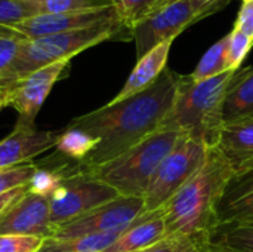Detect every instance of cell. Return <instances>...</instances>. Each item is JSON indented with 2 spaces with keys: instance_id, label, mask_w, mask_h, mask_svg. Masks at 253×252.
<instances>
[{
  "instance_id": "obj_1",
  "label": "cell",
  "mask_w": 253,
  "mask_h": 252,
  "mask_svg": "<svg viewBox=\"0 0 253 252\" xmlns=\"http://www.w3.org/2000/svg\"><path fill=\"white\" fill-rule=\"evenodd\" d=\"M181 74L166 68L145 91L74 117L67 126L98 140L95 150L77 166L92 171L157 132L173 105Z\"/></svg>"
},
{
  "instance_id": "obj_13",
  "label": "cell",
  "mask_w": 253,
  "mask_h": 252,
  "mask_svg": "<svg viewBox=\"0 0 253 252\" xmlns=\"http://www.w3.org/2000/svg\"><path fill=\"white\" fill-rule=\"evenodd\" d=\"M56 132L40 131L33 120L18 117L12 132L0 141V171L31 162L55 147Z\"/></svg>"
},
{
  "instance_id": "obj_27",
  "label": "cell",
  "mask_w": 253,
  "mask_h": 252,
  "mask_svg": "<svg viewBox=\"0 0 253 252\" xmlns=\"http://www.w3.org/2000/svg\"><path fill=\"white\" fill-rule=\"evenodd\" d=\"M157 3L159 0H114V7L122 24L132 30L135 24L156 9Z\"/></svg>"
},
{
  "instance_id": "obj_7",
  "label": "cell",
  "mask_w": 253,
  "mask_h": 252,
  "mask_svg": "<svg viewBox=\"0 0 253 252\" xmlns=\"http://www.w3.org/2000/svg\"><path fill=\"white\" fill-rule=\"evenodd\" d=\"M119 196L113 187L77 166L49 199L50 223L53 229L59 227Z\"/></svg>"
},
{
  "instance_id": "obj_36",
  "label": "cell",
  "mask_w": 253,
  "mask_h": 252,
  "mask_svg": "<svg viewBox=\"0 0 253 252\" xmlns=\"http://www.w3.org/2000/svg\"><path fill=\"white\" fill-rule=\"evenodd\" d=\"M169 1H172V0H159V3H157L156 9H157V7H160V6H163V4H166V3H169ZM156 9H154V10H156Z\"/></svg>"
},
{
  "instance_id": "obj_10",
  "label": "cell",
  "mask_w": 253,
  "mask_h": 252,
  "mask_svg": "<svg viewBox=\"0 0 253 252\" xmlns=\"http://www.w3.org/2000/svg\"><path fill=\"white\" fill-rule=\"evenodd\" d=\"M70 62V59H64L49 64L33 71L31 74L25 76L24 79L15 83L1 86L0 101L3 102L4 107L15 108L18 117L34 122L53 85L68 70Z\"/></svg>"
},
{
  "instance_id": "obj_9",
  "label": "cell",
  "mask_w": 253,
  "mask_h": 252,
  "mask_svg": "<svg viewBox=\"0 0 253 252\" xmlns=\"http://www.w3.org/2000/svg\"><path fill=\"white\" fill-rule=\"evenodd\" d=\"M144 212L145 206L142 198L119 196L70 223L55 227L52 238L70 239L125 229Z\"/></svg>"
},
{
  "instance_id": "obj_26",
  "label": "cell",
  "mask_w": 253,
  "mask_h": 252,
  "mask_svg": "<svg viewBox=\"0 0 253 252\" xmlns=\"http://www.w3.org/2000/svg\"><path fill=\"white\" fill-rule=\"evenodd\" d=\"M40 7L42 13H64L95 10L114 6V0H33Z\"/></svg>"
},
{
  "instance_id": "obj_37",
  "label": "cell",
  "mask_w": 253,
  "mask_h": 252,
  "mask_svg": "<svg viewBox=\"0 0 253 252\" xmlns=\"http://www.w3.org/2000/svg\"><path fill=\"white\" fill-rule=\"evenodd\" d=\"M3 108H4V105H3V102H1V101H0V111H1V110H3Z\"/></svg>"
},
{
  "instance_id": "obj_24",
  "label": "cell",
  "mask_w": 253,
  "mask_h": 252,
  "mask_svg": "<svg viewBox=\"0 0 253 252\" xmlns=\"http://www.w3.org/2000/svg\"><path fill=\"white\" fill-rule=\"evenodd\" d=\"M77 168V165H76ZM76 168L73 171H76ZM73 171L67 172V168H40L37 165L36 171L33 172L28 184H27V192L43 196L50 199L53 196V193L61 187L62 181L65 180V177H68Z\"/></svg>"
},
{
  "instance_id": "obj_12",
  "label": "cell",
  "mask_w": 253,
  "mask_h": 252,
  "mask_svg": "<svg viewBox=\"0 0 253 252\" xmlns=\"http://www.w3.org/2000/svg\"><path fill=\"white\" fill-rule=\"evenodd\" d=\"M120 19L114 6L80 10V12H64V13H42L27 21L12 25L16 31L24 34L27 39H39L50 34H59L67 31H76L89 28L102 22Z\"/></svg>"
},
{
  "instance_id": "obj_34",
  "label": "cell",
  "mask_w": 253,
  "mask_h": 252,
  "mask_svg": "<svg viewBox=\"0 0 253 252\" xmlns=\"http://www.w3.org/2000/svg\"><path fill=\"white\" fill-rule=\"evenodd\" d=\"M25 192H27V186H22V187L13 189V190H10V192L1 193V195H0V215H1V214H3L15 201H18Z\"/></svg>"
},
{
  "instance_id": "obj_3",
  "label": "cell",
  "mask_w": 253,
  "mask_h": 252,
  "mask_svg": "<svg viewBox=\"0 0 253 252\" xmlns=\"http://www.w3.org/2000/svg\"><path fill=\"white\" fill-rule=\"evenodd\" d=\"M236 71L194 82L181 76L172 108L159 131H172L215 149L224 125V102Z\"/></svg>"
},
{
  "instance_id": "obj_8",
  "label": "cell",
  "mask_w": 253,
  "mask_h": 252,
  "mask_svg": "<svg viewBox=\"0 0 253 252\" xmlns=\"http://www.w3.org/2000/svg\"><path fill=\"white\" fill-rule=\"evenodd\" d=\"M200 19L191 0H172L157 7L132 28L136 59L156 46L175 40L184 30Z\"/></svg>"
},
{
  "instance_id": "obj_23",
  "label": "cell",
  "mask_w": 253,
  "mask_h": 252,
  "mask_svg": "<svg viewBox=\"0 0 253 252\" xmlns=\"http://www.w3.org/2000/svg\"><path fill=\"white\" fill-rule=\"evenodd\" d=\"M228 40H230V33L227 36H224L222 39H219L216 43H213L205 52V55L199 61L197 67L190 74V77L194 82L206 80V79H211V77H215V76H219V74L228 71V68H227Z\"/></svg>"
},
{
  "instance_id": "obj_21",
  "label": "cell",
  "mask_w": 253,
  "mask_h": 252,
  "mask_svg": "<svg viewBox=\"0 0 253 252\" xmlns=\"http://www.w3.org/2000/svg\"><path fill=\"white\" fill-rule=\"evenodd\" d=\"M98 140L90 137L82 129L65 126L56 132L55 149L61 156L74 160L76 163L83 162L96 147Z\"/></svg>"
},
{
  "instance_id": "obj_6",
  "label": "cell",
  "mask_w": 253,
  "mask_h": 252,
  "mask_svg": "<svg viewBox=\"0 0 253 252\" xmlns=\"http://www.w3.org/2000/svg\"><path fill=\"white\" fill-rule=\"evenodd\" d=\"M209 149L188 137H179L173 149L160 162L142 198L145 212L162 209L172 196L194 175L206 160Z\"/></svg>"
},
{
  "instance_id": "obj_20",
  "label": "cell",
  "mask_w": 253,
  "mask_h": 252,
  "mask_svg": "<svg viewBox=\"0 0 253 252\" xmlns=\"http://www.w3.org/2000/svg\"><path fill=\"white\" fill-rule=\"evenodd\" d=\"M211 244L234 252H253V217L219 223L211 235Z\"/></svg>"
},
{
  "instance_id": "obj_18",
  "label": "cell",
  "mask_w": 253,
  "mask_h": 252,
  "mask_svg": "<svg viewBox=\"0 0 253 252\" xmlns=\"http://www.w3.org/2000/svg\"><path fill=\"white\" fill-rule=\"evenodd\" d=\"M253 117V68L236 71L224 102V122Z\"/></svg>"
},
{
  "instance_id": "obj_15",
  "label": "cell",
  "mask_w": 253,
  "mask_h": 252,
  "mask_svg": "<svg viewBox=\"0 0 253 252\" xmlns=\"http://www.w3.org/2000/svg\"><path fill=\"white\" fill-rule=\"evenodd\" d=\"M172 43H173V40L165 42V43L156 46L154 49H151L150 52H147L142 58L136 59V65L133 67L127 80L125 82L123 88L119 91V94L110 102H117V101L126 100V98L150 88L160 77V74L168 68L166 64H168Z\"/></svg>"
},
{
  "instance_id": "obj_32",
  "label": "cell",
  "mask_w": 253,
  "mask_h": 252,
  "mask_svg": "<svg viewBox=\"0 0 253 252\" xmlns=\"http://www.w3.org/2000/svg\"><path fill=\"white\" fill-rule=\"evenodd\" d=\"M234 28L253 39V0H242Z\"/></svg>"
},
{
  "instance_id": "obj_28",
  "label": "cell",
  "mask_w": 253,
  "mask_h": 252,
  "mask_svg": "<svg viewBox=\"0 0 253 252\" xmlns=\"http://www.w3.org/2000/svg\"><path fill=\"white\" fill-rule=\"evenodd\" d=\"M253 46V39L245 33L233 28L230 31V40L227 46V68L228 71H237L242 68V62L248 56Z\"/></svg>"
},
{
  "instance_id": "obj_14",
  "label": "cell",
  "mask_w": 253,
  "mask_h": 252,
  "mask_svg": "<svg viewBox=\"0 0 253 252\" xmlns=\"http://www.w3.org/2000/svg\"><path fill=\"white\" fill-rule=\"evenodd\" d=\"M216 149L234 177L253 171V117L224 122Z\"/></svg>"
},
{
  "instance_id": "obj_5",
  "label": "cell",
  "mask_w": 253,
  "mask_h": 252,
  "mask_svg": "<svg viewBox=\"0 0 253 252\" xmlns=\"http://www.w3.org/2000/svg\"><path fill=\"white\" fill-rule=\"evenodd\" d=\"M179 137L172 131H157L119 157L87 172L113 187L120 196L144 198L156 169Z\"/></svg>"
},
{
  "instance_id": "obj_11",
  "label": "cell",
  "mask_w": 253,
  "mask_h": 252,
  "mask_svg": "<svg viewBox=\"0 0 253 252\" xmlns=\"http://www.w3.org/2000/svg\"><path fill=\"white\" fill-rule=\"evenodd\" d=\"M0 235L52 238L50 201L25 192L0 215Z\"/></svg>"
},
{
  "instance_id": "obj_31",
  "label": "cell",
  "mask_w": 253,
  "mask_h": 252,
  "mask_svg": "<svg viewBox=\"0 0 253 252\" xmlns=\"http://www.w3.org/2000/svg\"><path fill=\"white\" fill-rule=\"evenodd\" d=\"M43 241L39 236L0 235V252H37Z\"/></svg>"
},
{
  "instance_id": "obj_22",
  "label": "cell",
  "mask_w": 253,
  "mask_h": 252,
  "mask_svg": "<svg viewBox=\"0 0 253 252\" xmlns=\"http://www.w3.org/2000/svg\"><path fill=\"white\" fill-rule=\"evenodd\" d=\"M211 235L173 233L163 236L159 242L139 252H209Z\"/></svg>"
},
{
  "instance_id": "obj_19",
  "label": "cell",
  "mask_w": 253,
  "mask_h": 252,
  "mask_svg": "<svg viewBox=\"0 0 253 252\" xmlns=\"http://www.w3.org/2000/svg\"><path fill=\"white\" fill-rule=\"evenodd\" d=\"M125 230L126 227L113 232L70 239L47 238L43 241L40 250L37 252H105L123 235Z\"/></svg>"
},
{
  "instance_id": "obj_4",
  "label": "cell",
  "mask_w": 253,
  "mask_h": 252,
  "mask_svg": "<svg viewBox=\"0 0 253 252\" xmlns=\"http://www.w3.org/2000/svg\"><path fill=\"white\" fill-rule=\"evenodd\" d=\"M129 39H132V30L125 27L120 19L102 22L83 30L28 39L19 48L13 62L0 73V88L15 83L49 64L64 59L71 61L80 52L107 40Z\"/></svg>"
},
{
  "instance_id": "obj_25",
  "label": "cell",
  "mask_w": 253,
  "mask_h": 252,
  "mask_svg": "<svg viewBox=\"0 0 253 252\" xmlns=\"http://www.w3.org/2000/svg\"><path fill=\"white\" fill-rule=\"evenodd\" d=\"M37 15L42 10L33 0H0V25L12 27Z\"/></svg>"
},
{
  "instance_id": "obj_16",
  "label": "cell",
  "mask_w": 253,
  "mask_h": 252,
  "mask_svg": "<svg viewBox=\"0 0 253 252\" xmlns=\"http://www.w3.org/2000/svg\"><path fill=\"white\" fill-rule=\"evenodd\" d=\"M166 236L163 209L144 212L132 221L123 235L105 252H139Z\"/></svg>"
},
{
  "instance_id": "obj_2",
  "label": "cell",
  "mask_w": 253,
  "mask_h": 252,
  "mask_svg": "<svg viewBox=\"0 0 253 252\" xmlns=\"http://www.w3.org/2000/svg\"><path fill=\"white\" fill-rule=\"evenodd\" d=\"M233 178L234 174L219 150L209 149L203 165L162 208L166 235H212L219 224V203Z\"/></svg>"
},
{
  "instance_id": "obj_29",
  "label": "cell",
  "mask_w": 253,
  "mask_h": 252,
  "mask_svg": "<svg viewBox=\"0 0 253 252\" xmlns=\"http://www.w3.org/2000/svg\"><path fill=\"white\" fill-rule=\"evenodd\" d=\"M28 39L12 27L0 25V73H3L16 58L19 48Z\"/></svg>"
},
{
  "instance_id": "obj_33",
  "label": "cell",
  "mask_w": 253,
  "mask_h": 252,
  "mask_svg": "<svg viewBox=\"0 0 253 252\" xmlns=\"http://www.w3.org/2000/svg\"><path fill=\"white\" fill-rule=\"evenodd\" d=\"M230 0H191L196 12L203 19L205 16H209L215 13L216 10H221Z\"/></svg>"
},
{
  "instance_id": "obj_17",
  "label": "cell",
  "mask_w": 253,
  "mask_h": 252,
  "mask_svg": "<svg viewBox=\"0 0 253 252\" xmlns=\"http://www.w3.org/2000/svg\"><path fill=\"white\" fill-rule=\"evenodd\" d=\"M253 217V171L234 177L218 208L219 223Z\"/></svg>"
},
{
  "instance_id": "obj_30",
  "label": "cell",
  "mask_w": 253,
  "mask_h": 252,
  "mask_svg": "<svg viewBox=\"0 0 253 252\" xmlns=\"http://www.w3.org/2000/svg\"><path fill=\"white\" fill-rule=\"evenodd\" d=\"M37 165L33 162H27L4 171H0V195L10 192L13 189L27 186Z\"/></svg>"
},
{
  "instance_id": "obj_35",
  "label": "cell",
  "mask_w": 253,
  "mask_h": 252,
  "mask_svg": "<svg viewBox=\"0 0 253 252\" xmlns=\"http://www.w3.org/2000/svg\"><path fill=\"white\" fill-rule=\"evenodd\" d=\"M209 252H234V251H230V250H225V248H221V247H215V245H212L211 244V250Z\"/></svg>"
}]
</instances>
